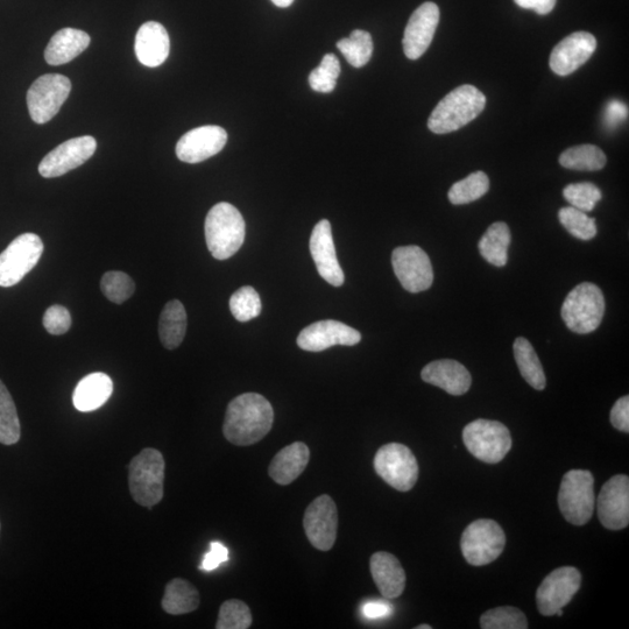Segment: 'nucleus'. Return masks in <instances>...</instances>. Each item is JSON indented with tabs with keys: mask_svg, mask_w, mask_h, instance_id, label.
<instances>
[{
	"mask_svg": "<svg viewBox=\"0 0 629 629\" xmlns=\"http://www.w3.org/2000/svg\"><path fill=\"white\" fill-rule=\"evenodd\" d=\"M273 422L270 401L258 393H245L233 399L226 409L223 433L230 443L247 447L263 440Z\"/></svg>",
	"mask_w": 629,
	"mask_h": 629,
	"instance_id": "f257e3e1",
	"label": "nucleus"
},
{
	"mask_svg": "<svg viewBox=\"0 0 629 629\" xmlns=\"http://www.w3.org/2000/svg\"><path fill=\"white\" fill-rule=\"evenodd\" d=\"M486 97L476 87H458L437 104L428 120V127L436 134H447L475 120L485 109Z\"/></svg>",
	"mask_w": 629,
	"mask_h": 629,
	"instance_id": "f03ea898",
	"label": "nucleus"
},
{
	"mask_svg": "<svg viewBox=\"0 0 629 629\" xmlns=\"http://www.w3.org/2000/svg\"><path fill=\"white\" fill-rule=\"evenodd\" d=\"M206 240L211 256L217 260L229 259L243 246L246 225L242 214L232 204H216L206 218Z\"/></svg>",
	"mask_w": 629,
	"mask_h": 629,
	"instance_id": "7ed1b4c3",
	"label": "nucleus"
},
{
	"mask_svg": "<svg viewBox=\"0 0 629 629\" xmlns=\"http://www.w3.org/2000/svg\"><path fill=\"white\" fill-rule=\"evenodd\" d=\"M165 459L157 449L147 448L129 466L131 496L140 506L152 510L164 498Z\"/></svg>",
	"mask_w": 629,
	"mask_h": 629,
	"instance_id": "20e7f679",
	"label": "nucleus"
},
{
	"mask_svg": "<svg viewBox=\"0 0 629 629\" xmlns=\"http://www.w3.org/2000/svg\"><path fill=\"white\" fill-rule=\"evenodd\" d=\"M605 314V298L598 286L583 282L565 299L561 315L567 327L575 334L586 335L597 330Z\"/></svg>",
	"mask_w": 629,
	"mask_h": 629,
	"instance_id": "39448f33",
	"label": "nucleus"
},
{
	"mask_svg": "<svg viewBox=\"0 0 629 629\" xmlns=\"http://www.w3.org/2000/svg\"><path fill=\"white\" fill-rule=\"evenodd\" d=\"M558 507L571 525L588 524L596 508L595 477L590 471L565 473L558 492Z\"/></svg>",
	"mask_w": 629,
	"mask_h": 629,
	"instance_id": "423d86ee",
	"label": "nucleus"
},
{
	"mask_svg": "<svg viewBox=\"0 0 629 629\" xmlns=\"http://www.w3.org/2000/svg\"><path fill=\"white\" fill-rule=\"evenodd\" d=\"M463 441L473 456L487 464L500 463L512 448L510 430L498 421L480 419L469 423Z\"/></svg>",
	"mask_w": 629,
	"mask_h": 629,
	"instance_id": "0eeeda50",
	"label": "nucleus"
},
{
	"mask_svg": "<svg viewBox=\"0 0 629 629\" xmlns=\"http://www.w3.org/2000/svg\"><path fill=\"white\" fill-rule=\"evenodd\" d=\"M506 535L503 528L493 520H477L466 527L462 535L463 556L471 565L483 567L503 554Z\"/></svg>",
	"mask_w": 629,
	"mask_h": 629,
	"instance_id": "6e6552de",
	"label": "nucleus"
},
{
	"mask_svg": "<svg viewBox=\"0 0 629 629\" xmlns=\"http://www.w3.org/2000/svg\"><path fill=\"white\" fill-rule=\"evenodd\" d=\"M374 469L380 478L400 492L411 491L419 479L418 461L404 444L390 443L381 447L374 457Z\"/></svg>",
	"mask_w": 629,
	"mask_h": 629,
	"instance_id": "1a4fd4ad",
	"label": "nucleus"
},
{
	"mask_svg": "<svg viewBox=\"0 0 629 629\" xmlns=\"http://www.w3.org/2000/svg\"><path fill=\"white\" fill-rule=\"evenodd\" d=\"M44 253V243L34 233H24L0 254V287H13L30 273Z\"/></svg>",
	"mask_w": 629,
	"mask_h": 629,
	"instance_id": "9d476101",
	"label": "nucleus"
},
{
	"mask_svg": "<svg viewBox=\"0 0 629 629\" xmlns=\"http://www.w3.org/2000/svg\"><path fill=\"white\" fill-rule=\"evenodd\" d=\"M72 82L60 74L39 77L27 93V106L34 123L46 124L52 120L67 101Z\"/></svg>",
	"mask_w": 629,
	"mask_h": 629,
	"instance_id": "9b49d317",
	"label": "nucleus"
},
{
	"mask_svg": "<svg viewBox=\"0 0 629 629\" xmlns=\"http://www.w3.org/2000/svg\"><path fill=\"white\" fill-rule=\"evenodd\" d=\"M582 576L574 567L558 568L551 572L537 589V609L544 617L556 616L581 588Z\"/></svg>",
	"mask_w": 629,
	"mask_h": 629,
	"instance_id": "f8f14e48",
	"label": "nucleus"
},
{
	"mask_svg": "<svg viewBox=\"0 0 629 629\" xmlns=\"http://www.w3.org/2000/svg\"><path fill=\"white\" fill-rule=\"evenodd\" d=\"M392 265L400 284L409 293H421L433 285V266L428 254L419 246H401L395 249Z\"/></svg>",
	"mask_w": 629,
	"mask_h": 629,
	"instance_id": "ddd939ff",
	"label": "nucleus"
},
{
	"mask_svg": "<svg viewBox=\"0 0 629 629\" xmlns=\"http://www.w3.org/2000/svg\"><path fill=\"white\" fill-rule=\"evenodd\" d=\"M303 527L313 547L329 551L335 546L338 528V512L335 501L323 494L310 504L303 518Z\"/></svg>",
	"mask_w": 629,
	"mask_h": 629,
	"instance_id": "4468645a",
	"label": "nucleus"
},
{
	"mask_svg": "<svg viewBox=\"0 0 629 629\" xmlns=\"http://www.w3.org/2000/svg\"><path fill=\"white\" fill-rule=\"evenodd\" d=\"M94 137L84 136L66 141L49 152L40 162L39 173L46 179L59 178L73 169L86 164L96 152Z\"/></svg>",
	"mask_w": 629,
	"mask_h": 629,
	"instance_id": "2eb2a0df",
	"label": "nucleus"
},
{
	"mask_svg": "<svg viewBox=\"0 0 629 629\" xmlns=\"http://www.w3.org/2000/svg\"><path fill=\"white\" fill-rule=\"evenodd\" d=\"M598 517L602 525L620 530L629 525V478L625 475L612 477L600 491L597 500Z\"/></svg>",
	"mask_w": 629,
	"mask_h": 629,
	"instance_id": "dca6fc26",
	"label": "nucleus"
},
{
	"mask_svg": "<svg viewBox=\"0 0 629 629\" xmlns=\"http://www.w3.org/2000/svg\"><path fill=\"white\" fill-rule=\"evenodd\" d=\"M228 141V133L221 126L197 127L182 136L176 145V155L187 164H199L221 152Z\"/></svg>",
	"mask_w": 629,
	"mask_h": 629,
	"instance_id": "f3484780",
	"label": "nucleus"
},
{
	"mask_svg": "<svg viewBox=\"0 0 629 629\" xmlns=\"http://www.w3.org/2000/svg\"><path fill=\"white\" fill-rule=\"evenodd\" d=\"M360 341L362 335L358 330L334 320L310 324L298 337L299 348L309 352H321L335 345L353 346Z\"/></svg>",
	"mask_w": 629,
	"mask_h": 629,
	"instance_id": "a211bd4d",
	"label": "nucleus"
},
{
	"mask_svg": "<svg viewBox=\"0 0 629 629\" xmlns=\"http://www.w3.org/2000/svg\"><path fill=\"white\" fill-rule=\"evenodd\" d=\"M438 23H440V9L435 3H424L414 11L408 21L404 40H402L409 60H418L427 52L435 37Z\"/></svg>",
	"mask_w": 629,
	"mask_h": 629,
	"instance_id": "6ab92c4d",
	"label": "nucleus"
},
{
	"mask_svg": "<svg viewBox=\"0 0 629 629\" xmlns=\"http://www.w3.org/2000/svg\"><path fill=\"white\" fill-rule=\"evenodd\" d=\"M596 49L597 40L591 33H572L551 52L549 66L555 74L568 76L588 62Z\"/></svg>",
	"mask_w": 629,
	"mask_h": 629,
	"instance_id": "aec40b11",
	"label": "nucleus"
},
{
	"mask_svg": "<svg viewBox=\"0 0 629 629\" xmlns=\"http://www.w3.org/2000/svg\"><path fill=\"white\" fill-rule=\"evenodd\" d=\"M309 247L321 278L331 286H343L344 273L338 263L331 224L328 219H322L316 224L312 237H310Z\"/></svg>",
	"mask_w": 629,
	"mask_h": 629,
	"instance_id": "412c9836",
	"label": "nucleus"
},
{
	"mask_svg": "<svg viewBox=\"0 0 629 629\" xmlns=\"http://www.w3.org/2000/svg\"><path fill=\"white\" fill-rule=\"evenodd\" d=\"M134 51L137 59L148 68H157L165 63L171 51V40L164 26L157 21H147L138 30Z\"/></svg>",
	"mask_w": 629,
	"mask_h": 629,
	"instance_id": "4be33fe9",
	"label": "nucleus"
},
{
	"mask_svg": "<svg viewBox=\"0 0 629 629\" xmlns=\"http://www.w3.org/2000/svg\"><path fill=\"white\" fill-rule=\"evenodd\" d=\"M424 383L442 388L451 395L468 393L472 384L471 374L456 360L443 359L428 364L421 373Z\"/></svg>",
	"mask_w": 629,
	"mask_h": 629,
	"instance_id": "5701e85b",
	"label": "nucleus"
},
{
	"mask_svg": "<svg viewBox=\"0 0 629 629\" xmlns=\"http://www.w3.org/2000/svg\"><path fill=\"white\" fill-rule=\"evenodd\" d=\"M370 569L374 583L383 597L398 598L406 588V572L398 558L386 551L371 557Z\"/></svg>",
	"mask_w": 629,
	"mask_h": 629,
	"instance_id": "b1692460",
	"label": "nucleus"
},
{
	"mask_svg": "<svg viewBox=\"0 0 629 629\" xmlns=\"http://www.w3.org/2000/svg\"><path fill=\"white\" fill-rule=\"evenodd\" d=\"M309 459L310 451L307 445L302 442H295L275 455L268 473L279 485L292 484L306 470Z\"/></svg>",
	"mask_w": 629,
	"mask_h": 629,
	"instance_id": "393cba45",
	"label": "nucleus"
},
{
	"mask_svg": "<svg viewBox=\"0 0 629 629\" xmlns=\"http://www.w3.org/2000/svg\"><path fill=\"white\" fill-rule=\"evenodd\" d=\"M90 41L89 34L86 32L75 30V28H63L49 41L45 51V60L51 66L66 65L86 51Z\"/></svg>",
	"mask_w": 629,
	"mask_h": 629,
	"instance_id": "a878e982",
	"label": "nucleus"
},
{
	"mask_svg": "<svg viewBox=\"0 0 629 629\" xmlns=\"http://www.w3.org/2000/svg\"><path fill=\"white\" fill-rule=\"evenodd\" d=\"M113 392V383L108 374L91 373L76 386L73 395L77 411L88 413L97 411L106 404Z\"/></svg>",
	"mask_w": 629,
	"mask_h": 629,
	"instance_id": "bb28decb",
	"label": "nucleus"
},
{
	"mask_svg": "<svg viewBox=\"0 0 629 629\" xmlns=\"http://www.w3.org/2000/svg\"><path fill=\"white\" fill-rule=\"evenodd\" d=\"M200 602V593L192 583L175 578L167 584L161 605L166 613L181 616L199 609Z\"/></svg>",
	"mask_w": 629,
	"mask_h": 629,
	"instance_id": "cd10ccee",
	"label": "nucleus"
},
{
	"mask_svg": "<svg viewBox=\"0 0 629 629\" xmlns=\"http://www.w3.org/2000/svg\"><path fill=\"white\" fill-rule=\"evenodd\" d=\"M187 331V313L178 300L169 301L162 310L159 322V336L167 350L179 348Z\"/></svg>",
	"mask_w": 629,
	"mask_h": 629,
	"instance_id": "c85d7f7f",
	"label": "nucleus"
},
{
	"mask_svg": "<svg viewBox=\"0 0 629 629\" xmlns=\"http://www.w3.org/2000/svg\"><path fill=\"white\" fill-rule=\"evenodd\" d=\"M511 240L512 235L508 225L504 222L494 223L480 239L479 252L487 263L496 267H504L507 264V253Z\"/></svg>",
	"mask_w": 629,
	"mask_h": 629,
	"instance_id": "c756f323",
	"label": "nucleus"
},
{
	"mask_svg": "<svg viewBox=\"0 0 629 629\" xmlns=\"http://www.w3.org/2000/svg\"><path fill=\"white\" fill-rule=\"evenodd\" d=\"M513 349L522 378L536 391H543L547 385V378L532 343L524 337H519L515 339Z\"/></svg>",
	"mask_w": 629,
	"mask_h": 629,
	"instance_id": "7c9ffc66",
	"label": "nucleus"
},
{
	"mask_svg": "<svg viewBox=\"0 0 629 629\" xmlns=\"http://www.w3.org/2000/svg\"><path fill=\"white\" fill-rule=\"evenodd\" d=\"M605 153L595 145H581L569 148L560 157V164L572 171L596 172L606 166Z\"/></svg>",
	"mask_w": 629,
	"mask_h": 629,
	"instance_id": "2f4dec72",
	"label": "nucleus"
},
{
	"mask_svg": "<svg viewBox=\"0 0 629 629\" xmlns=\"http://www.w3.org/2000/svg\"><path fill=\"white\" fill-rule=\"evenodd\" d=\"M337 48L352 67L362 68L372 58L373 40L369 32L356 30L349 38L339 40Z\"/></svg>",
	"mask_w": 629,
	"mask_h": 629,
	"instance_id": "473e14b6",
	"label": "nucleus"
},
{
	"mask_svg": "<svg viewBox=\"0 0 629 629\" xmlns=\"http://www.w3.org/2000/svg\"><path fill=\"white\" fill-rule=\"evenodd\" d=\"M21 427L16 405L6 386L0 380V443L13 445L19 442Z\"/></svg>",
	"mask_w": 629,
	"mask_h": 629,
	"instance_id": "72a5a7b5",
	"label": "nucleus"
},
{
	"mask_svg": "<svg viewBox=\"0 0 629 629\" xmlns=\"http://www.w3.org/2000/svg\"><path fill=\"white\" fill-rule=\"evenodd\" d=\"M490 180L483 172L472 173L462 181H458L449 190V201L455 206L475 202L489 192Z\"/></svg>",
	"mask_w": 629,
	"mask_h": 629,
	"instance_id": "f704fd0d",
	"label": "nucleus"
},
{
	"mask_svg": "<svg viewBox=\"0 0 629 629\" xmlns=\"http://www.w3.org/2000/svg\"><path fill=\"white\" fill-rule=\"evenodd\" d=\"M558 219L570 235L581 240H591L597 236L595 219L586 212L574 207H565L558 211Z\"/></svg>",
	"mask_w": 629,
	"mask_h": 629,
	"instance_id": "c9c22d12",
	"label": "nucleus"
},
{
	"mask_svg": "<svg viewBox=\"0 0 629 629\" xmlns=\"http://www.w3.org/2000/svg\"><path fill=\"white\" fill-rule=\"evenodd\" d=\"M483 629H527L528 620L524 613L512 606L497 607L480 618Z\"/></svg>",
	"mask_w": 629,
	"mask_h": 629,
	"instance_id": "e433bc0d",
	"label": "nucleus"
},
{
	"mask_svg": "<svg viewBox=\"0 0 629 629\" xmlns=\"http://www.w3.org/2000/svg\"><path fill=\"white\" fill-rule=\"evenodd\" d=\"M230 310L237 321L245 323L253 320L261 313V300L256 289L245 286L233 294L230 299Z\"/></svg>",
	"mask_w": 629,
	"mask_h": 629,
	"instance_id": "4c0bfd02",
	"label": "nucleus"
},
{
	"mask_svg": "<svg viewBox=\"0 0 629 629\" xmlns=\"http://www.w3.org/2000/svg\"><path fill=\"white\" fill-rule=\"evenodd\" d=\"M341 65L335 54H327L322 59L321 65L309 75L310 87L317 93L329 94L336 88Z\"/></svg>",
	"mask_w": 629,
	"mask_h": 629,
	"instance_id": "58836bf2",
	"label": "nucleus"
},
{
	"mask_svg": "<svg viewBox=\"0 0 629 629\" xmlns=\"http://www.w3.org/2000/svg\"><path fill=\"white\" fill-rule=\"evenodd\" d=\"M252 625L250 607L242 600L231 599L219 609L217 629H247Z\"/></svg>",
	"mask_w": 629,
	"mask_h": 629,
	"instance_id": "ea45409f",
	"label": "nucleus"
},
{
	"mask_svg": "<svg viewBox=\"0 0 629 629\" xmlns=\"http://www.w3.org/2000/svg\"><path fill=\"white\" fill-rule=\"evenodd\" d=\"M101 288L105 298L116 303V305H122L136 291V285H134L130 275L117 271L103 275Z\"/></svg>",
	"mask_w": 629,
	"mask_h": 629,
	"instance_id": "a19ab883",
	"label": "nucleus"
},
{
	"mask_svg": "<svg viewBox=\"0 0 629 629\" xmlns=\"http://www.w3.org/2000/svg\"><path fill=\"white\" fill-rule=\"evenodd\" d=\"M564 199L567 200L571 207L583 212H590L602 200V192L600 189L590 182L574 183L563 190Z\"/></svg>",
	"mask_w": 629,
	"mask_h": 629,
	"instance_id": "79ce46f5",
	"label": "nucleus"
},
{
	"mask_svg": "<svg viewBox=\"0 0 629 629\" xmlns=\"http://www.w3.org/2000/svg\"><path fill=\"white\" fill-rule=\"evenodd\" d=\"M44 327L51 335H65L72 328V316L63 306L55 305L46 310Z\"/></svg>",
	"mask_w": 629,
	"mask_h": 629,
	"instance_id": "37998d69",
	"label": "nucleus"
},
{
	"mask_svg": "<svg viewBox=\"0 0 629 629\" xmlns=\"http://www.w3.org/2000/svg\"><path fill=\"white\" fill-rule=\"evenodd\" d=\"M229 550L221 542H212L210 550L203 557L200 569L204 571L216 570L222 563L228 562Z\"/></svg>",
	"mask_w": 629,
	"mask_h": 629,
	"instance_id": "c03bdc74",
	"label": "nucleus"
},
{
	"mask_svg": "<svg viewBox=\"0 0 629 629\" xmlns=\"http://www.w3.org/2000/svg\"><path fill=\"white\" fill-rule=\"evenodd\" d=\"M612 426L624 433H629V397L620 398L611 411Z\"/></svg>",
	"mask_w": 629,
	"mask_h": 629,
	"instance_id": "a18cd8bd",
	"label": "nucleus"
},
{
	"mask_svg": "<svg viewBox=\"0 0 629 629\" xmlns=\"http://www.w3.org/2000/svg\"><path fill=\"white\" fill-rule=\"evenodd\" d=\"M628 117L627 105L623 102L613 100L607 104L605 109V125L614 129L620 123H623Z\"/></svg>",
	"mask_w": 629,
	"mask_h": 629,
	"instance_id": "49530a36",
	"label": "nucleus"
},
{
	"mask_svg": "<svg viewBox=\"0 0 629 629\" xmlns=\"http://www.w3.org/2000/svg\"><path fill=\"white\" fill-rule=\"evenodd\" d=\"M393 607L385 602H370L363 606V614L367 619H381L391 616Z\"/></svg>",
	"mask_w": 629,
	"mask_h": 629,
	"instance_id": "de8ad7c7",
	"label": "nucleus"
},
{
	"mask_svg": "<svg viewBox=\"0 0 629 629\" xmlns=\"http://www.w3.org/2000/svg\"><path fill=\"white\" fill-rule=\"evenodd\" d=\"M522 9L533 10L541 16H546L554 10L557 0H514Z\"/></svg>",
	"mask_w": 629,
	"mask_h": 629,
	"instance_id": "09e8293b",
	"label": "nucleus"
},
{
	"mask_svg": "<svg viewBox=\"0 0 629 629\" xmlns=\"http://www.w3.org/2000/svg\"><path fill=\"white\" fill-rule=\"evenodd\" d=\"M272 3L278 7H288L294 3V0H272Z\"/></svg>",
	"mask_w": 629,
	"mask_h": 629,
	"instance_id": "8fccbe9b",
	"label": "nucleus"
},
{
	"mask_svg": "<svg viewBox=\"0 0 629 629\" xmlns=\"http://www.w3.org/2000/svg\"><path fill=\"white\" fill-rule=\"evenodd\" d=\"M416 629H431L430 625H420L418 627H415Z\"/></svg>",
	"mask_w": 629,
	"mask_h": 629,
	"instance_id": "3c124183",
	"label": "nucleus"
}]
</instances>
